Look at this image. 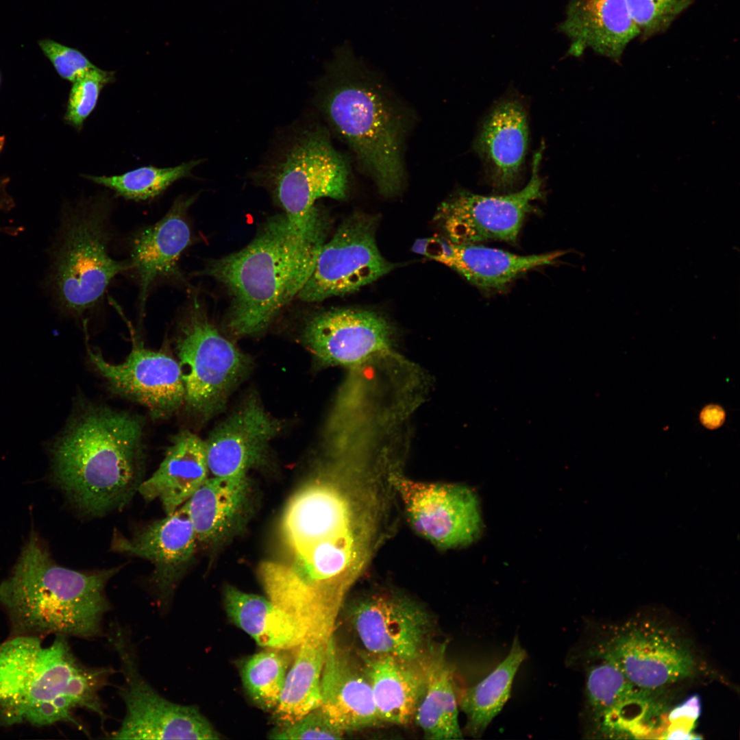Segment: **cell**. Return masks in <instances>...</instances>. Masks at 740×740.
I'll use <instances>...</instances> for the list:
<instances>
[{
    "label": "cell",
    "instance_id": "6da1fadb",
    "mask_svg": "<svg viewBox=\"0 0 740 740\" xmlns=\"http://www.w3.org/2000/svg\"><path fill=\"white\" fill-rule=\"evenodd\" d=\"M143 426L131 413L84 405L50 446L53 477L83 513L121 510L143 482Z\"/></svg>",
    "mask_w": 740,
    "mask_h": 740
},
{
    "label": "cell",
    "instance_id": "7a4b0ae2",
    "mask_svg": "<svg viewBox=\"0 0 740 740\" xmlns=\"http://www.w3.org/2000/svg\"><path fill=\"white\" fill-rule=\"evenodd\" d=\"M328 227L303 232L285 214L275 216L245 247L196 273L226 288L231 299L227 325L234 334L262 332L297 296L312 274Z\"/></svg>",
    "mask_w": 740,
    "mask_h": 740
},
{
    "label": "cell",
    "instance_id": "3957f363",
    "mask_svg": "<svg viewBox=\"0 0 740 740\" xmlns=\"http://www.w3.org/2000/svg\"><path fill=\"white\" fill-rule=\"evenodd\" d=\"M314 102L379 192L397 194L405 180L410 116L394 92L350 56H341L317 82Z\"/></svg>",
    "mask_w": 740,
    "mask_h": 740
},
{
    "label": "cell",
    "instance_id": "277c9868",
    "mask_svg": "<svg viewBox=\"0 0 740 740\" xmlns=\"http://www.w3.org/2000/svg\"><path fill=\"white\" fill-rule=\"evenodd\" d=\"M112 673L110 667L82 664L66 637L45 645L37 635L18 634L0 645V722L49 726L77 722V708L106 720L99 692Z\"/></svg>",
    "mask_w": 740,
    "mask_h": 740
},
{
    "label": "cell",
    "instance_id": "5b68a950",
    "mask_svg": "<svg viewBox=\"0 0 740 740\" xmlns=\"http://www.w3.org/2000/svg\"><path fill=\"white\" fill-rule=\"evenodd\" d=\"M119 570L58 565L32 533L11 575L0 584V603L18 634L93 639L110 609L107 584Z\"/></svg>",
    "mask_w": 740,
    "mask_h": 740
},
{
    "label": "cell",
    "instance_id": "8992f818",
    "mask_svg": "<svg viewBox=\"0 0 740 740\" xmlns=\"http://www.w3.org/2000/svg\"><path fill=\"white\" fill-rule=\"evenodd\" d=\"M112 202L104 195L84 198L62 209L49 251L45 286L58 311L83 317L101 302L113 279L131 270L128 260L110 255Z\"/></svg>",
    "mask_w": 740,
    "mask_h": 740
},
{
    "label": "cell",
    "instance_id": "52a82bcc",
    "mask_svg": "<svg viewBox=\"0 0 740 740\" xmlns=\"http://www.w3.org/2000/svg\"><path fill=\"white\" fill-rule=\"evenodd\" d=\"M349 170L328 129L306 121L291 125L277 138L251 176L272 191L293 226L308 232L327 221L315 206L318 199L347 197Z\"/></svg>",
    "mask_w": 740,
    "mask_h": 740
},
{
    "label": "cell",
    "instance_id": "ba28073f",
    "mask_svg": "<svg viewBox=\"0 0 740 740\" xmlns=\"http://www.w3.org/2000/svg\"><path fill=\"white\" fill-rule=\"evenodd\" d=\"M585 639L632 684L650 693H663L703 670L691 641L677 627L658 619L632 617L591 630Z\"/></svg>",
    "mask_w": 740,
    "mask_h": 740
},
{
    "label": "cell",
    "instance_id": "9c48e42d",
    "mask_svg": "<svg viewBox=\"0 0 740 740\" xmlns=\"http://www.w3.org/2000/svg\"><path fill=\"white\" fill-rule=\"evenodd\" d=\"M187 307L178 322L175 347L184 404L193 413L209 417L223 406L249 360L210 323L196 298Z\"/></svg>",
    "mask_w": 740,
    "mask_h": 740
},
{
    "label": "cell",
    "instance_id": "30bf717a",
    "mask_svg": "<svg viewBox=\"0 0 740 740\" xmlns=\"http://www.w3.org/2000/svg\"><path fill=\"white\" fill-rule=\"evenodd\" d=\"M108 636L120 662L123 682L119 691L125 708L121 724L110 739H220L197 707L167 700L144 678L131 637L124 628L112 625Z\"/></svg>",
    "mask_w": 740,
    "mask_h": 740
},
{
    "label": "cell",
    "instance_id": "8fae6325",
    "mask_svg": "<svg viewBox=\"0 0 740 740\" xmlns=\"http://www.w3.org/2000/svg\"><path fill=\"white\" fill-rule=\"evenodd\" d=\"M565 665L584 677V704L581 711L585 738H613L635 735L643 726L630 713L647 715L654 708L657 694L632 684L619 667L584 638L569 648Z\"/></svg>",
    "mask_w": 740,
    "mask_h": 740
},
{
    "label": "cell",
    "instance_id": "7c38bea8",
    "mask_svg": "<svg viewBox=\"0 0 740 740\" xmlns=\"http://www.w3.org/2000/svg\"><path fill=\"white\" fill-rule=\"evenodd\" d=\"M375 227V219L365 214L355 213L344 220L323 245L298 298L315 302L348 294L392 271L395 264L380 254Z\"/></svg>",
    "mask_w": 740,
    "mask_h": 740
},
{
    "label": "cell",
    "instance_id": "4fadbf2b",
    "mask_svg": "<svg viewBox=\"0 0 740 740\" xmlns=\"http://www.w3.org/2000/svg\"><path fill=\"white\" fill-rule=\"evenodd\" d=\"M541 152L533 158L530 180L521 190L503 195L484 196L460 190L438 207L434 219L447 240L456 244H476L500 241L515 244L523 222L543 197V180L539 170Z\"/></svg>",
    "mask_w": 740,
    "mask_h": 740
},
{
    "label": "cell",
    "instance_id": "5bb4252c",
    "mask_svg": "<svg viewBox=\"0 0 740 740\" xmlns=\"http://www.w3.org/2000/svg\"><path fill=\"white\" fill-rule=\"evenodd\" d=\"M388 482L399 494L415 531L440 548L466 545L482 528L473 491L454 484L414 481L391 473Z\"/></svg>",
    "mask_w": 740,
    "mask_h": 740
},
{
    "label": "cell",
    "instance_id": "9a60e30c",
    "mask_svg": "<svg viewBox=\"0 0 740 740\" xmlns=\"http://www.w3.org/2000/svg\"><path fill=\"white\" fill-rule=\"evenodd\" d=\"M347 615L369 654L416 661L432 645L433 624L430 614L404 596L385 593L368 595L352 603Z\"/></svg>",
    "mask_w": 740,
    "mask_h": 740
},
{
    "label": "cell",
    "instance_id": "2e32d148",
    "mask_svg": "<svg viewBox=\"0 0 740 740\" xmlns=\"http://www.w3.org/2000/svg\"><path fill=\"white\" fill-rule=\"evenodd\" d=\"M90 361L116 393L145 407L153 418L171 416L184 404L185 389L179 362L171 356L135 345L118 364L99 351L87 349Z\"/></svg>",
    "mask_w": 740,
    "mask_h": 740
},
{
    "label": "cell",
    "instance_id": "e0dca14e",
    "mask_svg": "<svg viewBox=\"0 0 740 740\" xmlns=\"http://www.w3.org/2000/svg\"><path fill=\"white\" fill-rule=\"evenodd\" d=\"M197 540L185 504L172 513L139 528L131 537L116 536L111 548L149 560L153 565L150 584L164 609L171 602Z\"/></svg>",
    "mask_w": 740,
    "mask_h": 740
},
{
    "label": "cell",
    "instance_id": "ac0fdd59",
    "mask_svg": "<svg viewBox=\"0 0 740 740\" xmlns=\"http://www.w3.org/2000/svg\"><path fill=\"white\" fill-rule=\"evenodd\" d=\"M197 196L176 197L160 221L138 230L132 238L129 260L138 285V304L142 314L155 284L186 281L179 260L193 241L188 211Z\"/></svg>",
    "mask_w": 740,
    "mask_h": 740
},
{
    "label": "cell",
    "instance_id": "d6986e66",
    "mask_svg": "<svg viewBox=\"0 0 740 740\" xmlns=\"http://www.w3.org/2000/svg\"><path fill=\"white\" fill-rule=\"evenodd\" d=\"M302 339L323 362L351 366L388 350L391 330L386 320L374 312L341 308L312 318L304 328Z\"/></svg>",
    "mask_w": 740,
    "mask_h": 740
},
{
    "label": "cell",
    "instance_id": "ffe728a7",
    "mask_svg": "<svg viewBox=\"0 0 740 740\" xmlns=\"http://www.w3.org/2000/svg\"><path fill=\"white\" fill-rule=\"evenodd\" d=\"M412 251L446 265L487 293L504 291L522 274L554 264L565 254L557 251L520 256L477 244H456L436 236L416 240Z\"/></svg>",
    "mask_w": 740,
    "mask_h": 740
},
{
    "label": "cell",
    "instance_id": "44dd1931",
    "mask_svg": "<svg viewBox=\"0 0 740 740\" xmlns=\"http://www.w3.org/2000/svg\"><path fill=\"white\" fill-rule=\"evenodd\" d=\"M281 428L256 397H249L205 441L210 477L245 478L263 460L270 441Z\"/></svg>",
    "mask_w": 740,
    "mask_h": 740
},
{
    "label": "cell",
    "instance_id": "7402d4cb",
    "mask_svg": "<svg viewBox=\"0 0 740 740\" xmlns=\"http://www.w3.org/2000/svg\"><path fill=\"white\" fill-rule=\"evenodd\" d=\"M320 707L345 734L382 723L362 663L330 639L321 674Z\"/></svg>",
    "mask_w": 740,
    "mask_h": 740
},
{
    "label": "cell",
    "instance_id": "603a6c76",
    "mask_svg": "<svg viewBox=\"0 0 740 740\" xmlns=\"http://www.w3.org/2000/svg\"><path fill=\"white\" fill-rule=\"evenodd\" d=\"M528 143L527 114L518 99L500 101L484 119L474 143L496 190L513 188L520 177Z\"/></svg>",
    "mask_w": 740,
    "mask_h": 740
},
{
    "label": "cell",
    "instance_id": "cb8c5ba5",
    "mask_svg": "<svg viewBox=\"0 0 740 740\" xmlns=\"http://www.w3.org/2000/svg\"><path fill=\"white\" fill-rule=\"evenodd\" d=\"M560 29L571 40V55L591 48L614 62L639 35L625 0H571Z\"/></svg>",
    "mask_w": 740,
    "mask_h": 740
},
{
    "label": "cell",
    "instance_id": "d4e9b609",
    "mask_svg": "<svg viewBox=\"0 0 740 740\" xmlns=\"http://www.w3.org/2000/svg\"><path fill=\"white\" fill-rule=\"evenodd\" d=\"M204 441L189 431L175 435L158 469L138 492L147 501L158 499L166 515L184 504L208 478Z\"/></svg>",
    "mask_w": 740,
    "mask_h": 740
},
{
    "label": "cell",
    "instance_id": "484cf974",
    "mask_svg": "<svg viewBox=\"0 0 740 740\" xmlns=\"http://www.w3.org/2000/svg\"><path fill=\"white\" fill-rule=\"evenodd\" d=\"M360 657L381 722L400 726L409 724L424 685L423 657L408 661L366 652Z\"/></svg>",
    "mask_w": 740,
    "mask_h": 740
},
{
    "label": "cell",
    "instance_id": "4316f807",
    "mask_svg": "<svg viewBox=\"0 0 740 740\" xmlns=\"http://www.w3.org/2000/svg\"><path fill=\"white\" fill-rule=\"evenodd\" d=\"M445 645H432L423 656L424 685L413 719L423 737L432 740L463 738L458 722V693Z\"/></svg>",
    "mask_w": 740,
    "mask_h": 740
},
{
    "label": "cell",
    "instance_id": "83f0119b",
    "mask_svg": "<svg viewBox=\"0 0 740 740\" xmlns=\"http://www.w3.org/2000/svg\"><path fill=\"white\" fill-rule=\"evenodd\" d=\"M224 604L230 619L260 646L269 649H296L307 635L304 626L269 597L243 592L228 586Z\"/></svg>",
    "mask_w": 740,
    "mask_h": 740
},
{
    "label": "cell",
    "instance_id": "f1b7e54d",
    "mask_svg": "<svg viewBox=\"0 0 740 740\" xmlns=\"http://www.w3.org/2000/svg\"><path fill=\"white\" fill-rule=\"evenodd\" d=\"M331 639L307 634L296 648L273 711L278 726L291 724L320 706L321 678Z\"/></svg>",
    "mask_w": 740,
    "mask_h": 740
},
{
    "label": "cell",
    "instance_id": "f546056e",
    "mask_svg": "<svg viewBox=\"0 0 740 740\" xmlns=\"http://www.w3.org/2000/svg\"><path fill=\"white\" fill-rule=\"evenodd\" d=\"M246 495V477H208L184 503L197 543H214L223 536L237 518Z\"/></svg>",
    "mask_w": 740,
    "mask_h": 740
},
{
    "label": "cell",
    "instance_id": "4dcf8cb0",
    "mask_svg": "<svg viewBox=\"0 0 740 740\" xmlns=\"http://www.w3.org/2000/svg\"><path fill=\"white\" fill-rule=\"evenodd\" d=\"M527 657L517 635L507 656L483 680L461 691L458 706L466 717L464 731L469 737H482L510 695L516 674Z\"/></svg>",
    "mask_w": 740,
    "mask_h": 740
},
{
    "label": "cell",
    "instance_id": "1f68e13d",
    "mask_svg": "<svg viewBox=\"0 0 740 740\" xmlns=\"http://www.w3.org/2000/svg\"><path fill=\"white\" fill-rule=\"evenodd\" d=\"M203 162L204 160L199 159L172 167L145 166L118 175H84L83 177L125 199L145 201L159 197L177 180L193 176V169Z\"/></svg>",
    "mask_w": 740,
    "mask_h": 740
},
{
    "label": "cell",
    "instance_id": "d6a6232c",
    "mask_svg": "<svg viewBox=\"0 0 740 740\" xmlns=\"http://www.w3.org/2000/svg\"><path fill=\"white\" fill-rule=\"evenodd\" d=\"M286 650L269 649L253 654L241 667L243 687L252 702L265 711H273L282 690L290 658Z\"/></svg>",
    "mask_w": 740,
    "mask_h": 740
},
{
    "label": "cell",
    "instance_id": "836d02e7",
    "mask_svg": "<svg viewBox=\"0 0 740 740\" xmlns=\"http://www.w3.org/2000/svg\"><path fill=\"white\" fill-rule=\"evenodd\" d=\"M114 71L96 66L73 82L64 118L66 123L80 131L95 110L101 90L114 81Z\"/></svg>",
    "mask_w": 740,
    "mask_h": 740
},
{
    "label": "cell",
    "instance_id": "e575fe53",
    "mask_svg": "<svg viewBox=\"0 0 740 740\" xmlns=\"http://www.w3.org/2000/svg\"><path fill=\"white\" fill-rule=\"evenodd\" d=\"M641 39L663 33L695 0H625Z\"/></svg>",
    "mask_w": 740,
    "mask_h": 740
},
{
    "label": "cell",
    "instance_id": "d590c367",
    "mask_svg": "<svg viewBox=\"0 0 740 740\" xmlns=\"http://www.w3.org/2000/svg\"><path fill=\"white\" fill-rule=\"evenodd\" d=\"M345 733L330 719L320 706L296 722L279 726L269 736L271 739H339Z\"/></svg>",
    "mask_w": 740,
    "mask_h": 740
},
{
    "label": "cell",
    "instance_id": "8d00e7d4",
    "mask_svg": "<svg viewBox=\"0 0 740 740\" xmlns=\"http://www.w3.org/2000/svg\"><path fill=\"white\" fill-rule=\"evenodd\" d=\"M38 45L50 60L58 74L71 83L96 67L80 51L50 39H43Z\"/></svg>",
    "mask_w": 740,
    "mask_h": 740
},
{
    "label": "cell",
    "instance_id": "74e56055",
    "mask_svg": "<svg viewBox=\"0 0 740 740\" xmlns=\"http://www.w3.org/2000/svg\"><path fill=\"white\" fill-rule=\"evenodd\" d=\"M5 145V137L4 136H0V156L4 150ZM10 179L8 177L0 176V214H6L10 212L15 206V201L13 197L11 195L9 191V184ZM21 231V229H18L16 227H5L0 225V234L10 232L12 234Z\"/></svg>",
    "mask_w": 740,
    "mask_h": 740
},
{
    "label": "cell",
    "instance_id": "f35d334b",
    "mask_svg": "<svg viewBox=\"0 0 740 740\" xmlns=\"http://www.w3.org/2000/svg\"><path fill=\"white\" fill-rule=\"evenodd\" d=\"M726 414L719 405L711 404L705 406L700 412V420L706 428L714 430L719 428L724 423Z\"/></svg>",
    "mask_w": 740,
    "mask_h": 740
},
{
    "label": "cell",
    "instance_id": "ab89813d",
    "mask_svg": "<svg viewBox=\"0 0 740 740\" xmlns=\"http://www.w3.org/2000/svg\"><path fill=\"white\" fill-rule=\"evenodd\" d=\"M0 82H1V79H0Z\"/></svg>",
    "mask_w": 740,
    "mask_h": 740
}]
</instances>
